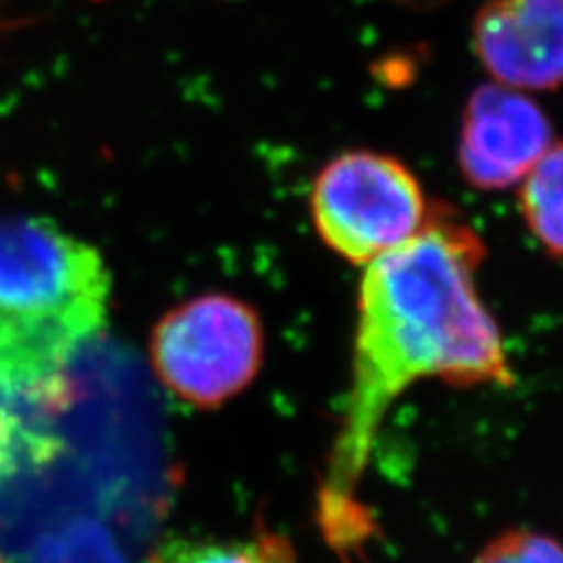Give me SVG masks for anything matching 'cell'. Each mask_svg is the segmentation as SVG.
<instances>
[{"label":"cell","instance_id":"obj_8","mask_svg":"<svg viewBox=\"0 0 563 563\" xmlns=\"http://www.w3.org/2000/svg\"><path fill=\"white\" fill-rule=\"evenodd\" d=\"M519 209L528 231L544 252L563 261V139L519 186Z\"/></svg>","mask_w":563,"mask_h":563},{"label":"cell","instance_id":"obj_10","mask_svg":"<svg viewBox=\"0 0 563 563\" xmlns=\"http://www.w3.org/2000/svg\"><path fill=\"white\" fill-rule=\"evenodd\" d=\"M474 563H563V544L536 531H507L490 540Z\"/></svg>","mask_w":563,"mask_h":563},{"label":"cell","instance_id":"obj_5","mask_svg":"<svg viewBox=\"0 0 563 563\" xmlns=\"http://www.w3.org/2000/svg\"><path fill=\"white\" fill-rule=\"evenodd\" d=\"M552 144L554 128L542 106L490 80L465 101L455 161L467 186L500 192L519 188Z\"/></svg>","mask_w":563,"mask_h":563},{"label":"cell","instance_id":"obj_6","mask_svg":"<svg viewBox=\"0 0 563 563\" xmlns=\"http://www.w3.org/2000/svg\"><path fill=\"white\" fill-rule=\"evenodd\" d=\"M472 52L493 82L521 92L563 87V0H486Z\"/></svg>","mask_w":563,"mask_h":563},{"label":"cell","instance_id":"obj_2","mask_svg":"<svg viewBox=\"0 0 563 563\" xmlns=\"http://www.w3.org/2000/svg\"><path fill=\"white\" fill-rule=\"evenodd\" d=\"M111 289L90 242L45 217H0V372L66 376L103 331Z\"/></svg>","mask_w":563,"mask_h":563},{"label":"cell","instance_id":"obj_7","mask_svg":"<svg viewBox=\"0 0 563 563\" xmlns=\"http://www.w3.org/2000/svg\"><path fill=\"white\" fill-rule=\"evenodd\" d=\"M74 393L45 390L0 378V486L38 467L59 449L57 418Z\"/></svg>","mask_w":563,"mask_h":563},{"label":"cell","instance_id":"obj_9","mask_svg":"<svg viewBox=\"0 0 563 563\" xmlns=\"http://www.w3.org/2000/svg\"><path fill=\"white\" fill-rule=\"evenodd\" d=\"M151 563H291L263 540H172Z\"/></svg>","mask_w":563,"mask_h":563},{"label":"cell","instance_id":"obj_4","mask_svg":"<svg viewBox=\"0 0 563 563\" xmlns=\"http://www.w3.org/2000/svg\"><path fill=\"white\" fill-rule=\"evenodd\" d=\"M432 205L409 165L380 151H345L317 172L310 217L324 246L368 266L420 233Z\"/></svg>","mask_w":563,"mask_h":563},{"label":"cell","instance_id":"obj_11","mask_svg":"<svg viewBox=\"0 0 563 563\" xmlns=\"http://www.w3.org/2000/svg\"><path fill=\"white\" fill-rule=\"evenodd\" d=\"M97 3H101V0H97Z\"/></svg>","mask_w":563,"mask_h":563},{"label":"cell","instance_id":"obj_3","mask_svg":"<svg viewBox=\"0 0 563 563\" xmlns=\"http://www.w3.org/2000/svg\"><path fill=\"white\" fill-rule=\"evenodd\" d=\"M263 347L258 312L214 291L167 310L151 329L148 355L167 393L196 409H219L256 380Z\"/></svg>","mask_w":563,"mask_h":563},{"label":"cell","instance_id":"obj_1","mask_svg":"<svg viewBox=\"0 0 563 563\" xmlns=\"http://www.w3.org/2000/svg\"><path fill=\"white\" fill-rule=\"evenodd\" d=\"M486 244L449 207L420 233L364 266L343 416L320 488L331 542L362 536L357 493L393 404L422 380L515 385L503 331L479 294Z\"/></svg>","mask_w":563,"mask_h":563}]
</instances>
